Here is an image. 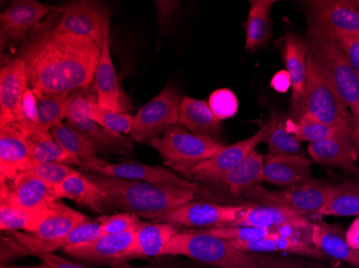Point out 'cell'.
Masks as SVG:
<instances>
[{
  "instance_id": "14",
  "label": "cell",
  "mask_w": 359,
  "mask_h": 268,
  "mask_svg": "<svg viewBox=\"0 0 359 268\" xmlns=\"http://www.w3.org/2000/svg\"><path fill=\"white\" fill-rule=\"evenodd\" d=\"M306 7L308 20L330 37L359 36V1L311 0Z\"/></svg>"
},
{
  "instance_id": "55",
  "label": "cell",
  "mask_w": 359,
  "mask_h": 268,
  "mask_svg": "<svg viewBox=\"0 0 359 268\" xmlns=\"http://www.w3.org/2000/svg\"><path fill=\"white\" fill-rule=\"evenodd\" d=\"M116 268H177V267H170V266H130L128 264H125V265L118 266V267Z\"/></svg>"
},
{
  "instance_id": "41",
  "label": "cell",
  "mask_w": 359,
  "mask_h": 268,
  "mask_svg": "<svg viewBox=\"0 0 359 268\" xmlns=\"http://www.w3.org/2000/svg\"><path fill=\"white\" fill-rule=\"evenodd\" d=\"M38 112L42 129L51 131L55 127L64 124L69 112V97H37Z\"/></svg>"
},
{
  "instance_id": "28",
  "label": "cell",
  "mask_w": 359,
  "mask_h": 268,
  "mask_svg": "<svg viewBox=\"0 0 359 268\" xmlns=\"http://www.w3.org/2000/svg\"><path fill=\"white\" fill-rule=\"evenodd\" d=\"M95 92L98 104L107 110L122 112L120 86L116 68L111 57L110 41L102 44V53L94 78Z\"/></svg>"
},
{
  "instance_id": "7",
  "label": "cell",
  "mask_w": 359,
  "mask_h": 268,
  "mask_svg": "<svg viewBox=\"0 0 359 268\" xmlns=\"http://www.w3.org/2000/svg\"><path fill=\"white\" fill-rule=\"evenodd\" d=\"M332 187L334 183L330 181L316 178L281 190H268L260 183L250 187L241 197L251 199L255 204L283 207L306 217H320V211L327 202Z\"/></svg>"
},
{
  "instance_id": "35",
  "label": "cell",
  "mask_w": 359,
  "mask_h": 268,
  "mask_svg": "<svg viewBox=\"0 0 359 268\" xmlns=\"http://www.w3.org/2000/svg\"><path fill=\"white\" fill-rule=\"evenodd\" d=\"M29 141L32 160L37 162L60 163L68 167H80L82 163L74 155L66 152L54 139L51 131L42 130L34 136H26Z\"/></svg>"
},
{
  "instance_id": "23",
  "label": "cell",
  "mask_w": 359,
  "mask_h": 268,
  "mask_svg": "<svg viewBox=\"0 0 359 268\" xmlns=\"http://www.w3.org/2000/svg\"><path fill=\"white\" fill-rule=\"evenodd\" d=\"M179 232V227L170 223L141 221L135 233L132 247L125 257L124 265L134 259L165 255L167 245Z\"/></svg>"
},
{
  "instance_id": "36",
  "label": "cell",
  "mask_w": 359,
  "mask_h": 268,
  "mask_svg": "<svg viewBox=\"0 0 359 268\" xmlns=\"http://www.w3.org/2000/svg\"><path fill=\"white\" fill-rule=\"evenodd\" d=\"M51 209L35 211L0 204V229L3 232L24 231L34 234L44 218L51 213Z\"/></svg>"
},
{
  "instance_id": "53",
  "label": "cell",
  "mask_w": 359,
  "mask_h": 268,
  "mask_svg": "<svg viewBox=\"0 0 359 268\" xmlns=\"http://www.w3.org/2000/svg\"><path fill=\"white\" fill-rule=\"evenodd\" d=\"M346 239L351 247L359 250V217L351 223L350 227L346 232Z\"/></svg>"
},
{
  "instance_id": "33",
  "label": "cell",
  "mask_w": 359,
  "mask_h": 268,
  "mask_svg": "<svg viewBox=\"0 0 359 268\" xmlns=\"http://www.w3.org/2000/svg\"><path fill=\"white\" fill-rule=\"evenodd\" d=\"M284 62L286 71L292 80V96L302 94L306 85V71H308V46L306 41L292 34H287L284 37L283 45Z\"/></svg>"
},
{
  "instance_id": "45",
  "label": "cell",
  "mask_w": 359,
  "mask_h": 268,
  "mask_svg": "<svg viewBox=\"0 0 359 268\" xmlns=\"http://www.w3.org/2000/svg\"><path fill=\"white\" fill-rule=\"evenodd\" d=\"M205 233L212 234L226 241H249V239H260L272 234L265 229L253 227H221L215 229L201 230Z\"/></svg>"
},
{
  "instance_id": "50",
  "label": "cell",
  "mask_w": 359,
  "mask_h": 268,
  "mask_svg": "<svg viewBox=\"0 0 359 268\" xmlns=\"http://www.w3.org/2000/svg\"><path fill=\"white\" fill-rule=\"evenodd\" d=\"M38 258L51 268H90L88 266L82 265V264L76 263V262L68 261V260L54 255V253H42V255H38Z\"/></svg>"
},
{
  "instance_id": "51",
  "label": "cell",
  "mask_w": 359,
  "mask_h": 268,
  "mask_svg": "<svg viewBox=\"0 0 359 268\" xmlns=\"http://www.w3.org/2000/svg\"><path fill=\"white\" fill-rule=\"evenodd\" d=\"M155 3H156L161 25H165L167 22L172 20L173 14L180 6L179 1H155Z\"/></svg>"
},
{
  "instance_id": "26",
  "label": "cell",
  "mask_w": 359,
  "mask_h": 268,
  "mask_svg": "<svg viewBox=\"0 0 359 268\" xmlns=\"http://www.w3.org/2000/svg\"><path fill=\"white\" fill-rule=\"evenodd\" d=\"M311 243L326 258L359 268V250L348 245L346 233L337 225L313 223Z\"/></svg>"
},
{
  "instance_id": "40",
  "label": "cell",
  "mask_w": 359,
  "mask_h": 268,
  "mask_svg": "<svg viewBox=\"0 0 359 268\" xmlns=\"http://www.w3.org/2000/svg\"><path fill=\"white\" fill-rule=\"evenodd\" d=\"M90 117L96 124L106 129L109 132L118 136L129 134L133 131L134 117L132 115L116 111L107 110L98 104L97 96L90 100L88 108Z\"/></svg>"
},
{
  "instance_id": "16",
  "label": "cell",
  "mask_w": 359,
  "mask_h": 268,
  "mask_svg": "<svg viewBox=\"0 0 359 268\" xmlns=\"http://www.w3.org/2000/svg\"><path fill=\"white\" fill-rule=\"evenodd\" d=\"M138 225L123 233L106 234L90 243L70 246L65 248L64 253L86 263L109 264L113 268L118 267L124 265L125 257L132 247Z\"/></svg>"
},
{
  "instance_id": "24",
  "label": "cell",
  "mask_w": 359,
  "mask_h": 268,
  "mask_svg": "<svg viewBox=\"0 0 359 268\" xmlns=\"http://www.w3.org/2000/svg\"><path fill=\"white\" fill-rule=\"evenodd\" d=\"M32 161L28 139L14 125L0 127L1 181H10L24 172Z\"/></svg>"
},
{
  "instance_id": "3",
  "label": "cell",
  "mask_w": 359,
  "mask_h": 268,
  "mask_svg": "<svg viewBox=\"0 0 359 268\" xmlns=\"http://www.w3.org/2000/svg\"><path fill=\"white\" fill-rule=\"evenodd\" d=\"M306 64V85L302 94L292 96L290 118L296 122L309 115L324 124L351 129L354 116L309 52Z\"/></svg>"
},
{
  "instance_id": "32",
  "label": "cell",
  "mask_w": 359,
  "mask_h": 268,
  "mask_svg": "<svg viewBox=\"0 0 359 268\" xmlns=\"http://www.w3.org/2000/svg\"><path fill=\"white\" fill-rule=\"evenodd\" d=\"M88 220H90L88 216L58 201L52 206L51 213L40 223L37 231L32 235L43 239H58L67 235L81 223Z\"/></svg>"
},
{
  "instance_id": "47",
  "label": "cell",
  "mask_w": 359,
  "mask_h": 268,
  "mask_svg": "<svg viewBox=\"0 0 359 268\" xmlns=\"http://www.w3.org/2000/svg\"><path fill=\"white\" fill-rule=\"evenodd\" d=\"M1 268H9L10 263L16 258L27 257V250L15 239L8 235H1Z\"/></svg>"
},
{
  "instance_id": "39",
  "label": "cell",
  "mask_w": 359,
  "mask_h": 268,
  "mask_svg": "<svg viewBox=\"0 0 359 268\" xmlns=\"http://www.w3.org/2000/svg\"><path fill=\"white\" fill-rule=\"evenodd\" d=\"M56 142L69 154L80 159L81 163L97 158L96 150L92 143L76 129L68 124H62L52 129ZM82 165V164H81Z\"/></svg>"
},
{
  "instance_id": "22",
  "label": "cell",
  "mask_w": 359,
  "mask_h": 268,
  "mask_svg": "<svg viewBox=\"0 0 359 268\" xmlns=\"http://www.w3.org/2000/svg\"><path fill=\"white\" fill-rule=\"evenodd\" d=\"M312 178V162L304 155L267 156L264 163L263 183L273 186H295Z\"/></svg>"
},
{
  "instance_id": "29",
  "label": "cell",
  "mask_w": 359,
  "mask_h": 268,
  "mask_svg": "<svg viewBox=\"0 0 359 268\" xmlns=\"http://www.w3.org/2000/svg\"><path fill=\"white\" fill-rule=\"evenodd\" d=\"M264 163L265 158L255 149L215 187L226 189L233 197H241L250 187L263 183Z\"/></svg>"
},
{
  "instance_id": "12",
  "label": "cell",
  "mask_w": 359,
  "mask_h": 268,
  "mask_svg": "<svg viewBox=\"0 0 359 268\" xmlns=\"http://www.w3.org/2000/svg\"><path fill=\"white\" fill-rule=\"evenodd\" d=\"M225 227H253L272 233L308 234L311 237L313 223L310 218L283 207L270 205H244L243 213L237 220Z\"/></svg>"
},
{
  "instance_id": "13",
  "label": "cell",
  "mask_w": 359,
  "mask_h": 268,
  "mask_svg": "<svg viewBox=\"0 0 359 268\" xmlns=\"http://www.w3.org/2000/svg\"><path fill=\"white\" fill-rule=\"evenodd\" d=\"M81 167L88 172L98 173V174L107 175V176L147 181V183L173 185V186L193 189L197 193L201 191L195 183L183 178L169 169L159 167V165L143 164V163L135 162V161L112 163L97 157V158L84 161Z\"/></svg>"
},
{
  "instance_id": "27",
  "label": "cell",
  "mask_w": 359,
  "mask_h": 268,
  "mask_svg": "<svg viewBox=\"0 0 359 268\" xmlns=\"http://www.w3.org/2000/svg\"><path fill=\"white\" fill-rule=\"evenodd\" d=\"M179 117L180 125L191 132L219 141L222 133L221 120H217L205 100L183 97Z\"/></svg>"
},
{
  "instance_id": "31",
  "label": "cell",
  "mask_w": 359,
  "mask_h": 268,
  "mask_svg": "<svg viewBox=\"0 0 359 268\" xmlns=\"http://www.w3.org/2000/svg\"><path fill=\"white\" fill-rule=\"evenodd\" d=\"M274 0H251L250 11L245 23V48L254 52L267 45L271 36L270 11Z\"/></svg>"
},
{
  "instance_id": "37",
  "label": "cell",
  "mask_w": 359,
  "mask_h": 268,
  "mask_svg": "<svg viewBox=\"0 0 359 268\" xmlns=\"http://www.w3.org/2000/svg\"><path fill=\"white\" fill-rule=\"evenodd\" d=\"M287 126L290 132L300 142H320V141L340 136L344 133H350V129L339 128V127L324 124L309 115L300 117L299 120L296 122H294L290 117Z\"/></svg>"
},
{
  "instance_id": "1",
  "label": "cell",
  "mask_w": 359,
  "mask_h": 268,
  "mask_svg": "<svg viewBox=\"0 0 359 268\" xmlns=\"http://www.w3.org/2000/svg\"><path fill=\"white\" fill-rule=\"evenodd\" d=\"M102 45L80 36L42 28L23 45L28 85L36 97H69L92 85Z\"/></svg>"
},
{
  "instance_id": "34",
  "label": "cell",
  "mask_w": 359,
  "mask_h": 268,
  "mask_svg": "<svg viewBox=\"0 0 359 268\" xmlns=\"http://www.w3.org/2000/svg\"><path fill=\"white\" fill-rule=\"evenodd\" d=\"M359 217V179L334 185L320 217Z\"/></svg>"
},
{
  "instance_id": "5",
  "label": "cell",
  "mask_w": 359,
  "mask_h": 268,
  "mask_svg": "<svg viewBox=\"0 0 359 268\" xmlns=\"http://www.w3.org/2000/svg\"><path fill=\"white\" fill-rule=\"evenodd\" d=\"M165 255H183L215 268H264L255 253L237 249L231 241L201 230L179 232L167 245Z\"/></svg>"
},
{
  "instance_id": "11",
  "label": "cell",
  "mask_w": 359,
  "mask_h": 268,
  "mask_svg": "<svg viewBox=\"0 0 359 268\" xmlns=\"http://www.w3.org/2000/svg\"><path fill=\"white\" fill-rule=\"evenodd\" d=\"M243 209L244 205H222L205 201H191L156 216L152 220L170 223L179 229H215L237 220Z\"/></svg>"
},
{
  "instance_id": "46",
  "label": "cell",
  "mask_w": 359,
  "mask_h": 268,
  "mask_svg": "<svg viewBox=\"0 0 359 268\" xmlns=\"http://www.w3.org/2000/svg\"><path fill=\"white\" fill-rule=\"evenodd\" d=\"M138 216L128 213H118L104 216L98 219L102 225V232L106 234H118L134 229L141 223Z\"/></svg>"
},
{
  "instance_id": "25",
  "label": "cell",
  "mask_w": 359,
  "mask_h": 268,
  "mask_svg": "<svg viewBox=\"0 0 359 268\" xmlns=\"http://www.w3.org/2000/svg\"><path fill=\"white\" fill-rule=\"evenodd\" d=\"M237 249L250 253H283L316 260L327 259L311 243L290 235L272 233L268 237L249 241H231Z\"/></svg>"
},
{
  "instance_id": "20",
  "label": "cell",
  "mask_w": 359,
  "mask_h": 268,
  "mask_svg": "<svg viewBox=\"0 0 359 268\" xmlns=\"http://www.w3.org/2000/svg\"><path fill=\"white\" fill-rule=\"evenodd\" d=\"M8 237L19 241L26 250L28 255L38 257L42 253H53L58 249L64 250L70 246L90 243L104 235L100 221L88 220L72 230L69 234L53 239H43L28 233L19 231L5 232Z\"/></svg>"
},
{
  "instance_id": "18",
  "label": "cell",
  "mask_w": 359,
  "mask_h": 268,
  "mask_svg": "<svg viewBox=\"0 0 359 268\" xmlns=\"http://www.w3.org/2000/svg\"><path fill=\"white\" fill-rule=\"evenodd\" d=\"M28 85L27 72L20 56L8 60L0 71V127L15 125Z\"/></svg>"
},
{
  "instance_id": "49",
  "label": "cell",
  "mask_w": 359,
  "mask_h": 268,
  "mask_svg": "<svg viewBox=\"0 0 359 268\" xmlns=\"http://www.w3.org/2000/svg\"><path fill=\"white\" fill-rule=\"evenodd\" d=\"M256 259L259 262L264 268H346L344 266H338V267H309V266L302 265L297 262H290L287 260L272 259V258L263 257L259 253H255Z\"/></svg>"
},
{
  "instance_id": "38",
  "label": "cell",
  "mask_w": 359,
  "mask_h": 268,
  "mask_svg": "<svg viewBox=\"0 0 359 268\" xmlns=\"http://www.w3.org/2000/svg\"><path fill=\"white\" fill-rule=\"evenodd\" d=\"M56 193L60 199H74L76 203L88 206L94 211L100 188L90 181L84 173L76 172L55 186Z\"/></svg>"
},
{
  "instance_id": "44",
  "label": "cell",
  "mask_w": 359,
  "mask_h": 268,
  "mask_svg": "<svg viewBox=\"0 0 359 268\" xmlns=\"http://www.w3.org/2000/svg\"><path fill=\"white\" fill-rule=\"evenodd\" d=\"M210 108L217 120H224L235 116L239 110V101L237 96L227 88L215 90L210 96Z\"/></svg>"
},
{
  "instance_id": "43",
  "label": "cell",
  "mask_w": 359,
  "mask_h": 268,
  "mask_svg": "<svg viewBox=\"0 0 359 268\" xmlns=\"http://www.w3.org/2000/svg\"><path fill=\"white\" fill-rule=\"evenodd\" d=\"M24 172L35 175L36 177L50 183L52 186H57L65 179H67L78 171L74 170L72 167L60 164V163L37 162L32 160L28 163Z\"/></svg>"
},
{
  "instance_id": "48",
  "label": "cell",
  "mask_w": 359,
  "mask_h": 268,
  "mask_svg": "<svg viewBox=\"0 0 359 268\" xmlns=\"http://www.w3.org/2000/svg\"><path fill=\"white\" fill-rule=\"evenodd\" d=\"M332 38L346 54L348 62L359 76V36H336Z\"/></svg>"
},
{
  "instance_id": "6",
  "label": "cell",
  "mask_w": 359,
  "mask_h": 268,
  "mask_svg": "<svg viewBox=\"0 0 359 268\" xmlns=\"http://www.w3.org/2000/svg\"><path fill=\"white\" fill-rule=\"evenodd\" d=\"M149 145L156 149L168 167L189 179L194 167L215 156L225 146L215 139L191 132L181 125L170 127Z\"/></svg>"
},
{
  "instance_id": "19",
  "label": "cell",
  "mask_w": 359,
  "mask_h": 268,
  "mask_svg": "<svg viewBox=\"0 0 359 268\" xmlns=\"http://www.w3.org/2000/svg\"><path fill=\"white\" fill-rule=\"evenodd\" d=\"M57 8L35 0H16L3 13L0 14L1 40L4 42L18 43L25 40L32 28L39 25L40 21Z\"/></svg>"
},
{
  "instance_id": "4",
  "label": "cell",
  "mask_w": 359,
  "mask_h": 268,
  "mask_svg": "<svg viewBox=\"0 0 359 268\" xmlns=\"http://www.w3.org/2000/svg\"><path fill=\"white\" fill-rule=\"evenodd\" d=\"M304 41L309 54L350 108L354 118L359 120V76L346 54L330 36L310 20Z\"/></svg>"
},
{
  "instance_id": "17",
  "label": "cell",
  "mask_w": 359,
  "mask_h": 268,
  "mask_svg": "<svg viewBox=\"0 0 359 268\" xmlns=\"http://www.w3.org/2000/svg\"><path fill=\"white\" fill-rule=\"evenodd\" d=\"M262 142L263 133L259 130L245 140L224 146L215 156L194 167L191 173V178L198 183L215 186L226 175L235 170Z\"/></svg>"
},
{
  "instance_id": "54",
  "label": "cell",
  "mask_w": 359,
  "mask_h": 268,
  "mask_svg": "<svg viewBox=\"0 0 359 268\" xmlns=\"http://www.w3.org/2000/svg\"><path fill=\"white\" fill-rule=\"evenodd\" d=\"M350 138L359 152V120H356V118H354L352 126H351Z\"/></svg>"
},
{
  "instance_id": "42",
  "label": "cell",
  "mask_w": 359,
  "mask_h": 268,
  "mask_svg": "<svg viewBox=\"0 0 359 268\" xmlns=\"http://www.w3.org/2000/svg\"><path fill=\"white\" fill-rule=\"evenodd\" d=\"M14 126L25 136H34L36 133L43 130L40 124L37 97L30 88H28L24 94Z\"/></svg>"
},
{
  "instance_id": "21",
  "label": "cell",
  "mask_w": 359,
  "mask_h": 268,
  "mask_svg": "<svg viewBox=\"0 0 359 268\" xmlns=\"http://www.w3.org/2000/svg\"><path fill=\"white\" fill-rule=\"evenodd\" d=\"M308 153L314 162L323 167L338 169L352 175L359 173L357 167L359 152L351 141L350 133L310 143Z\"/></svg>"
},
{
  "instance_id": "9",
  "label": "cell",
  "mask_w": 359,
  "mask_h": 268,
  "mask_svg": "<svg viewBox=\"0 0 359 268\" xmlns=\"http://www.w3.org/2000/svg\"><path fill=\"white\" fill-rule=\"evenodd\" d=\"M183 97L175 86H165L155 98L134 116L132 136L139 143L163 136L170 127L180 125V104Z\"/></svg>"
},
{
  "instance_id": "30",
  "label": "cell",
  "mask_w": 359,
  "mask_h": 268,
  "mask_svg": "<svg viewBox=\"0 0 359 268\" xmlns=\"http://www.w3.org/2000/svg\"><path fill=\"white\" fill-rule=\"evenodd\" d=\"M286 115L273 111L269 120L260 129L263 133V142L268 145L267 156L278 155H302V144L287 126Z\"/></svg>"
},
{
  "instance_id": "15",
  "label": "cell",
  "mask_w": 359,
  "mask_h": 268,
  "mask_svg": "<svg viewBox=\"0 0 359 268\" xmlns=\"http://www.w3.org/2000/svg\"><path fill=\"white\" fill-rule=\"evenodd\" d=\"M0 204L26 209H48L62 199L55 186L28 172H22L10 181H1Z\"/></svg>"
},
{
  "instance_id": "52",
  "label": "cell",
  "mask_w": 359,
  "mask_h": 268,
  "mask_svg": "<svg viewBox=\"0 0 359 268\" xmlns=\"http://www.w3.org/2000/svg\"><path fill=\"white\" fill-rule=\"evenodd\" d=\"M271 86L278 92H288V90L292 88V80L288 72L286 70H282L274 74L271 80Z\"/></svg>"
},
{
  "instance_id": "56",
  "label": "cell",
  "mask_w": 359,
  "mask_h": 268,
  "mask_svg": "<svg viewBox=\"0 0 359 268\" xmlns=\"http://www.w3.org/2000/svg\"><path fill=\"white\" fill-rule=\"evenodd\" d=\"M9 268H51L50 266L46 265V263L42 262L41 264H38V265H32V266H10Z\"/></svg>"
},
{
  "instance_id": "10",
  "label": "cell",
  "mask_w": 359,
  "mask_h": 268,
  "mask_svg": "<svg viewBox=\"0 0 359 268\" xmlns=\"http://www.w3.org/2000/svg\"><path fill=\"white\" fill-rule=\"evenodd\" d=\"M110 10L104 3L92 0L74 1L62 8L55 30L80 36L102 45L110 40Z\"/></svg>"
},
{
  "instance_id": "8",
  "label": "cell",
  "mask_w": 359,
  "mask_h": 268,
  "mask_svg": "<svg viewBox=\"0 0 359 268\" xmlns=\"http://www.w3.org/2000/svg\"><path fill=\"white\" fill-rule=\"evenodd\" d=\"M88 87L70 94L67 124L82 133L92 143L96 153L121 156L132 154L134 150L132 141L126 136L109 132L90 118L88 108L90 100L95 98L96 94L88 92Z\"/></svg>"
},
{
  "instance_id": "2",
  "label": "cell",
  "mask_w": 359,
  "mask_h": 268,
  "mask_svg": "<svg viewBox=\"0 0 359 268\" xmlns=\"http://www.w3.org/2000/svg\"><path fill=\"white\" fill-rule=\"evenodd\" d=\"M100 188L94 211L100 213L121 211L153 219L161 213L194 201L197 195L184 187L118 178L98 173H84Z\"/></svg>"
}]
</instances>
